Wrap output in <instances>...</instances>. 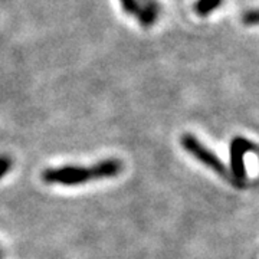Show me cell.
Instances as JSON below:
<instances>
[{
	"mask_svg": "<svg viewBox=\"0 0 259 259\" xmlns=\"http://www.w3.org/2000/svg\"><path fill=\"white\" fill-rule=\"evenodd\" d=\"M160 8L156 0H146L144 5H139V12H137V18H139L140 25L143 28H151L158 19Z\"/></svg>",
	"mask_w": 259,
	"mask_h": 259,
	"instance_id": "cell-4",
	"label": "cell"
},
{
	"mask_svg": "<svg viewBox=\"0 0 259 259\" xmlns=\"http://www.w3.org/2000/svg\"><path fill=\"white\" fill-rule=\"evenodd\" d=\"M180 143H182L183 148H185L189 154H192L196 160H199L202 164H204L207 168L213 170L216 175H219L222 179L231 182L232 186L239 187V189H243V187H245V186L241 185L235 177L232 176L231 170H229L228 166L221 160V157H219L214 151H212L210 148L206 147L203 143H200L196 136L189 134V133H187V134H183Z\"/></svg>",
	"mask_w": 259,
	"mask_h": 259,
	"instance_id": "cell-2",
	"label": "cell"
},
{
	"mask_svg": "<svg viewBox=\"0 0 259 259\" xmlns=\"http://www.w3.org/2000/svg\"><path fill=\"white\" fill-rule=\"evenodd\" d=\"M231 173L241 185L246 187V167H245V154L256 153V144L245 137H233L231 141Z\"/></svg>",
	"mask_w": 259,
	"mask_h": 259,
	"instance_id": "cell-3",
	"label": "cell"
},
{
	"mask_svg": "<svg viewBox=\"0 0 259 259\" xmlns=\"http://www.w3.org/2000/svg\"><path fill=\"white\" fill-rule=\"evenodd\" d=\"M242 20H243V23H245L246 26H255V25H258V20H259L258 9H250L248 10V12H245Z\"/></svg>",
	"mask_w": 259,
	"mask_h": 259,
	"instance_id": "cell-7",
	"label": "cell"
},
{
	"mask_svg": "<svg viewBox=\"0 0 259 259\" xmlns=\"http://www.w3.org/2000/svg\"><path fill=\"white\" fill-rule=\"evenodd\" d=\"M124 164L118 158H105L93 166H61L47 168L42 179L48 185L81 186L94 180L117 177L122 171Z\"/></svg>",
	"mask_w": 259,
	"mask_h": 259,
	"instance_id": "cell-1",
	"label": "cell"
},
{
	"mask_svg": "<svg viewBox=\"0 0 259 259\" xmlns=\"http://www.w3.org/2000/svg\"><path fill=\"white\" fill-rule=\"evenodd\" d=\"M120 5L127 15H137L139 12V0H120Z\"/></svg>",
	"mask_w": 259,
	"mask_h": 259,
	"instance_id": "cell-6",
	"label": "cell"
},
{
	"mask_svg": "<svg viewBox=\"0 0 259 259\" xmlns=\"http://www.w3.org/2000/svg\"><path fill=\"white\" fill-rule=\"evenodd\" d=\"M223 0H197L194 5V12L197 16L206 18L209 15H212L216 9H219L222 6Z\"/></svg>",
	"mask_w": 259,
	"mask_h": 259,
	"instance_id": "cell-5",
	"label": "cell"
},
{
	"mask_svg": "<svg viewBox=\"0 0 259 259\" xmlns=\"http://www.w3.org/2000/svg\"><path fill=\"white\" fill-rule=\"evenodd\" d=\"M0 258H2V253H0Z\"/></svg>",
	"mask_w": 259,
	"mask_h": 259,
	"instance_id": "cell-9",
	"label": "cell"
},
{
	"mask_svg": "<svg viewBox=\"0 0 259 259\" xmlns=\"http://www.w3.org/2000/svg\"><path fill=\"white\" fill-rule=\"evenodd\" d=\"M12 168V158L9 156H0V179L6 176Z\"/></svg>",
	"mask_w": 259,
	"mask_h": 259,
	"instance_id": "cell-8",
	"label": "cell"
}]
</instances>
